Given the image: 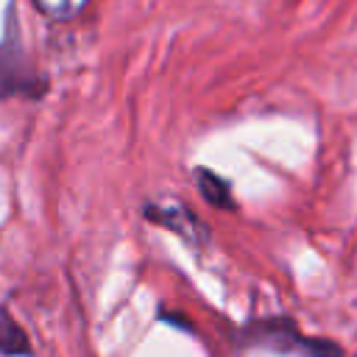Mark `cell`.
Here are the masks:
<instances>
[{
    "mask_svg": "<svg viewBox=\"0 0 357 357\" xmlns=\"http://www.w3.org/2000/svg\"><path fill=\"white\" fill-rule=\"evenodd\" d=\"M0 354H6V357H28L31 354L25 329L6 310H0Z\"/></svg>",
    "mask_w": 357,
    "mask_h": 357,
    "instance_id": "277c9868",
    "label": "cell"
},
{
    "mask_svg": "<svg viewBox=\"0 0 357 357\" xmlns=\"http://www.w3.org/2000/svg\"><path fill=\"white\" fill-rule=\"evenodd\" d=\"M145 218L148 220H153V223H159V226H165V229H170V231H176L178 237H184V240H190V243H204L206 240V229L201 226V220L187 209V206H145Z\"/></svg>",
    "mask_w": 357,
    "mask_h": 357,
    "instance_id": "3957f363",
    "label": "cell"
},
{
    "mask_svg": "<svg viewBox=\"0 0 357 357\" xmlns=\"http://www.w3.org/2000/svg\"><path fill=\"white\" fill-rule=\"evenodd\" d=\"M354 357H357V354H354Z\"/></svg>",
    "mask_w": 357,
    "mask_h": 357,
    "instance_id": "8992f818",
    "label": "cell"
},
{
    "mask_svg": "<svg viewBox=\"0 0 357 357\" xmlns=\"http://www.w3.org/2000/svg\"><path fill=\"white\" fill-rule=\"evenodd\" d=\"M243 335H245L248 343L271 346V349H279V351H301L304 357H343L337 343L321 340V337H304L293 326V321H287V318L257 321Z\"/></svg>",
    "mask_w": 357,
    "mask_h": 357,
    "instance_id": "6da1fadb",
    "label": "cell"
},
{
    "mask_svg": "<svg viewBox=\"0 0 357 357\" xmlns=\"http://www.w3.org/2000/svg\"><path fill=\"white\" fill-rule=\"evenodd\" d=\"M195 178H198V190H201V195H204L212 206L234 209L231 187H229L226 178H220L218 173H212V170H206V167H198V170H195Z\"/></svg>",
    "mask_w": 357,
    "mask_h": 357,
    "instance_id": "5b68a950",
    "label": "cell"
},
{
    "mask_svg": "<svg viewBox=\"0 0 357 357\" xmlns=\"http://www.w3.org/2000/svg\"><path fill=\"white\" fill-rule=\"evenodd\" d=\"M45 86H47V81L28 64L17 39L8 36L0 45V100L11 98V95L39 98L45 92Z\"/></svg>",
    "mask_w": 357,
    "mask_h": 357,
    "instance_id": "7a4b0ae2",
    "label": "cell"
}]
</instances>
